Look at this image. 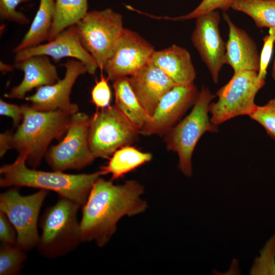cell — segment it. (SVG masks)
I'll return each instance as SVG.
<instances>
[{
	"label": "cell",
	"mask_w": 275,
	"mask_h": 275,
	"mask_svg": "<svg viewBox=\"0 0 275 275\" xmlns=\"http://www.w3.org/2000/svg\"><path fill=\"white\" fill-rule=\"evenodd\" d=\"M129 79L140 103L151 117L164 95L177 85L150 62Z\"/></svg>",
	"instance_id": "16"
},
{
	"label": "cell",
	"mask_w": 275,
	"mask_h": 275,
	"mask_svg": "<svg viewBox=\"0 0 275 275\" xmlns=\"http://www.w3.org/2000/svg\"><path fill=\"white\" fill-rule=\"evenodd\" d=\"M26 157L19 154L12 163L0 168V186L30 187L51 190L83 206L95 181L102 175L99 170L91 174H69L63 172H45L29 168Z\"/></svg>",
	"instance_id": "2"
},
{
	"label": "cell",
	"mask_w": 275,
	"mask_h": 275,
	"mask_svg": "<svg viewBox=\"0 0 275 275\" xmlns=\"http://www.w3.org/2000/svg\"><path fill=\"white\" fill-rule=\"evenodd\" d=\"M249 117L258 122L267 134L275 141V99L263 105H256Z\"/></svg>",
	"instance_id": "26"
},
{
	"label": "cell",
	"mask_w": 275,
	"mask_h": 275,
	"mask_svg": "<svg viewBox=\"0 0 275 275\" xmlns=\"http://www.w3.org/2000/svg\"><path fill=\"white\" fill-rule=\"evenodd\" d=\"M14 67L24 72L21 82L5 94L9 98L24 99L34 88L54 84L60 79L56 67L46 56H34L14 63Z\"/></svg>",
	"instance_id": "18"
},
{
	"label": "cell",
	"mask_w": 275,
	"mask_h": 275,
	"mask_svg": "<svg viewBox=\"0 0 275 275\" xmlns=\"http://www.w3.org/2000/svg\"><path fill=\"white\" fill-rule=\"evenodd\" d=\"M0 115L10 117L12 119L13 126L18 127L23 118L22 105L8 103L2 99L0 100Z\"/></svg>",
	"instance_id": "32"
},
{
	"label": "cell",
	"mask_w": 275,
	"mask_h": 275,
	"mask_svg": "<svg viewBox=\"0 0 275 275\" xmlns=\"http://www.w3.org/2000/svg\"><path fill=\"white\" fill-rule=\"evenodd\" d=\"M13 133L10 132L1 133L0 134V157H3L6 152L12 148Z\"/></svg>",
	"instance_id": "33"
},
{
	"label": "cell",
	"mask_w": 275,
	"mask_h": 275,
	"mask_svg": "<svg viewBox=\"0 0 275 275\" xmlns=\"http://www.w3.org/2000/svg\"><path fill=\"white\" fill-rule=\"evenodd\" d=\"M13 69V67L7 64H4V63H1V71L4 73H7L8 72L11 71Z\"/></svg>",
	"instance_id": "34"
},
{
	"label": "cell",
	"mask_w": 275,
	"mask_h": 275,
	"mask_svg": "<svg viewBox=\"0 0 275 275\" xmlns=\"http://www.w3.org/2000/svg\"><path fill=\"white\" fill-rule=\"evenodd\" d=\"M109 79L101 74L91 91L92 102L97 108H104L110 106L112 92L108 81Z\"/></svg>",
	"instance_id": "28"
},
{
	"label": "cell",
	"mask_w": 275,
	"mask_h": 275,
	"mask_svg": "<svg viewBox=\"0 0 275 275\" xmlns=\"http://www.w3.org/2000/svg\"><path fill=\"white\" fill-rule=\"evenodd\" d=\"M150 62L161 69L177 85L194 84L196 70L189 52L183 47L173 44L164 49L155 51Z\"/></svg>",
	"instance_id": "19"
},
{
	"label": "cell",
	"mask_w": 275,
	"mask_h": 275,
	"mask_svg": "<svg viewBox=\"0 0 275 275\" xmlns=\"http://www.w3.org/2000/svg\"><path fill=\"white\" fill-rule=\"evenodd\" d=\"M215 97L207 87H202L190 113L164 136L167 149L177 153L178 168L187 177L192 176V155L201 136L206 132L217 131L209 117V105Z\"/></svg>",
	"instance_id": "5"
},
{
	"label": "cell",
	"mask_w": 275,
	"mask_h": 275,
	"mask_svg": "<svg viewBox=\"0 0 275 275\" xmlns=\"http://www.w3.org/2000/svg\"><path fill=\"white\" fill-rule=\"evenodd\" d=\"M220 20L217 10L199 16L196 18L191 37L195 48L215 84L217 83L221 69L225 64L226 43L221 35Z\"/></svg>",
	"instance_id": "12"
},
{
	"label": "cell",
	"mask_w": 275,
	"mask_h": 275,
	"mask_svg": "<svg viewBox=\"0 0 275 275\" xmlns=\"http://www.w3.org/2000/svg\"><path fill=\"white\" fill-rule=\"evenodd\" d=\"M231 8L250 16L259 28H275V0H234Z\"/></svg>",
	"instance_id": "24"
},
{
	"label": "cell",
	"mask_w": 275,
	"mask_h": 275,
	"mask_svg": "<svg viewBox=\"0 0 275 275\" xmlns=\"http://www.w3.org/2000/svg\"><path fill=\"white\" fill-rule=\"evenodd\" d=\"M16 187L1 194L0 211L7 215L15 228L17 245L28 251L37 246L39 243V214L48 190L40 189L33 194L22 196Z\"/></svg>",
	"instance_id": "9"
},
{
	"label": "cell",
	"mask_w": 275,
	"mask_h": 275,
	"mask_svg": "<svg viewBox=\"0 0 275 275\" xmlns=\"http://www.w3.org/2000/svg\"><path fill=\"white\" fill-rule=\"evenodd\" d=\"M263 45L260 56V67L258 72L259 78L265 80L267 68L271 60L275 42V28H270L268 34L264 37Z\"/></svg>",
	"instance_id": "30"
},
{
	"label": "cell",
	"mask_w": 275,
	"mask_h": 275,
	"mask_svg": "<svg viewBox=\"0 0 275 275\" xmlns=\"http://www.w3.org/2000/svg\"><path fill=\"white\" fill-rule=\"evenodd\" d=\"M144 192V187L135 180L115 185L112 180L99 177L83 205L79 222L81 242L94 240L99 246L105 245L121 218L146 210L147 204L140 197Z\"/></svg>",
	"instance_id": "1"
},
{
	"label": "cell",
	"mask_w": 275,
	"mask_h": 275,
	"mask_svg": "<svg viewBox=\"0 0 275 275\" xmlns=\"http://www.w3.org/2000/svg\"><path fill=\"white\" fill-rule=\"evenodd\" d=\"M15 53L14 63L34 56L43 55L51 57L59 61L65 57L76 59L84 64L88 73L94 74L98 64L82 46L76 25H73L61 33L48 43L19 50Z\"/></svg>",
	"instance_id": "15"
},
{
	"label": "cell",
	"mask_w": 275,
	"mask_h": 275,
	"mask_svg": "<svg viewBox=\"0 0 275 275\" xmlns=\"http://www.w3.org/2000/svg\"><path fill=\"white\" fill-rule=\"evenodd\" d=\"M54 2L40 0L38 9L30 29L13 52L37 46L47 40L54 17Z\"/></svg>",
	"instance_id": "22"
},
{
	"label": "cell",
	"mask_w": 275,
	"mask_h": 275,
	"mask_svg": "<svg viewBox=\"0 0 275 275\" xmlns=\"http://www.w3.org/2000/svg\"><path fill=\"white\" fill-rule=\"evenodd\" d=\"M75 25L82 46L103 71L124 29L122 15L109 8L92 11L88 12Z\"/></svg>",
	"instance_id": "8"
},
{
	"label": "cell",
	"mask_w": 275,
	"mask_h": 275,
	"mask_svg": "<svg viewBox=\"0 0 275 275\" xmlns=\"http://www.w3.org/2000/svg\"><path fill=\"white\" fill-rule=\"evenodd\" d=\"M22 107V122L13 133L12 147L25 155L26 164L36 169L51 142L66 133L72 115L61 109L38 111L28 104Z\"/></svg>",
	"instance_id": "3"
},
{
	"label": "cell",
	"mask_w": 275,
	"mask_h": 275,
	"mask_svg": "<svg viewBox=\"0 0 275 275\" xmlns=\"http://www.w3.org/2000/svg\"><path fill=\"white\" fill-rule=\"evenodd\" d=\"M154 47L137 33L124 29L103 69L109 80L131 76L150 62Z\"/></svg>",
	"instance_id": "11"
},
{
	"label": "cell",
	"mask_w": 275,
	"mask_h": 275,
	"mask_svg": "<svg viewBox=\"0 0 275 275\" xmlns=\"http://www.w3.org/2000/svg\"><path fill=\"white\" fill-rule=\"evenodd\" d=\"M223 18L229 28L225 64L231 67L234 73L245 71L258 72L260 55L256 44L245 31L233 23L226 12Z\"/></svg>",
	"instance_id": "17"
},
{
	"label": "cell",
	"mask_w": 275,
	"mask_h": 275,
	"mask_svg": "<svg viewBox=\"0 0 275 275\" xmlns=\"http://www.w3.org/2000/svg\"><path fill=\"white\" fill-rule=\"evenodd\" d=\"M265 80L259 78L257 72L234 73L231 79L217 91V101L209 105L211 122L218 125L239 116H249L257 105L255 98L264 86Z\"/></svg>",
	"instance_id": "7"
},
{
	"label": "cell",
	"mask_w": 275,
	"mask_h": 275,
	"mask_svg": "<svg viewBox=\"0 0 275 275\" xmlns=\"http://www.w3.org/2000/svg\"><path fill=\"white\" fill-rule=\"evenodd\" d=\"M198 93L194 84L174 87L162 97L150 120L140 130V134L164 136L193 106Z\"/></svg>",
	"instance_id": "13"
},
{
	"label": "cell",
	"mask_w": 275,
	"mask_h": 275,
	"mask_svg": "<svg viewBox=\"0 0 275 275\" xmlns=\"http://www.w3.org/2000/svg\"><path fill=\"white\" fill-rule=\"evenodd\" d=\"M271 76L273 79L275 81V58L272 65Z\"/></svg>",
	"instance_id": "35"
},
{
	"label": "cell",
	"mask_w": 275,
	"mask_h": 275,
	"mask_svg": "<svg viewBox=\"0 0 275 275\" xmlns=\"http://www.w3.org/2000/svg\"><path fill=\"white\" fill-rule=\"evenodd\" d=\"M90 119L82 112L72 115L65 136L59 144L50 147L45 155L53 171L81 169L93 161L95 157L88 145Z\"/></svg>",
	"instance_id": "10"
},
{
	"label": "cell",
	"mask_w": 275,
	"mask_h": 275,
	"mask_svg": "<svg viewBox=\"0 0 275 275\" xmlns=\"http://www.w3.org/2000/svg\"><path fill=\"white\" fill-rule=\"evenodd\" d=\"M0 240L2 243L17 244V233L7 215L0 211Z\"/></svg>",
	"instance_id": "31"
},
{
	"label": "cell",
	"mask_w": 275,
	"mask_h": 275,
	"mask_svg": "<svg viewBox=\"0 0 275 275\" xmlns=\"http://www.w3.org/2000/svg\"><path fill=\"white\" fill-rule=\"evenodd\" d=\"M24 251L17 245L2 243L0 247V274L17 275L27 259Z\"/></svg>",
	"instance_id": "25"
},
{
	"label": "cell",
	"mask_w": 275,
	"mask_h": 275,
	"mask_svg": "<svg viewBox=\"0 0 275 275\" xmlns=\"http://www.w3.org/2000/svg\"><path fill=\"white\" fill-rule=\"evenodd\" d=\"M234 0H202L200 4L190 13L179 17H161V19L172 20L184 21L197 18L209 12L221 10L224 12L228 11L231 7Z\"/></svg>",
	"instance_id": "27"
},
{
	"label": "cell",
	"mask_w": 275,
	"mask_h": 275,
	"mask_svg": "<svg viewBox=\"0 0 275 275\" xmlns=\"http://www.w3.org/2000/svg\"><path fill=\"white\" fill-rule=\"evenodd\" d=\"M88 0H55L54 17L48 42L67 28L76 24L88 12Z\"/></svg>",
	"instance_id": "23"
},
{
	"label": "cell",
	"mask_w": 275,
	"mask_h": 275,
	"mask_svg": "<svg viewBox=\"0 0 275 275\" xmlns=\"http://www.w3.org/2000/svg\"><path fill=\"white\" fill-rule=\"evenodd\" d=\"M115 105L140 130L150 120L151 117L138 99L129 81V77L113 81Z\"/></svg>",
	"instance_id": "20"
},
{
	"label": "cell",
	"mask_w": 275,
	"mask_h": 275,
	"mask_svg": "<svg viewBox=\"0 0 275 275\" xmlns=\"http://www.w3.org/2000/svg\"><path fill=\"white\" fill-rule=\"evenodd\" d=\"M28 0H0V16L3 19L21 24L29 23V19L21 12L17 11V7Z\"/></svg>",
	"instance_id": "29"
},
{
	"label": "cell",
	"mask_w": 275,
	"mask_h": 275,
	"mask_svg": "<svg viewBox=\"0 0 275 275\" xmlns=\"http://www.w3.org/2000/svg\"><path fill=\"white\" fill-rule=\"evenodd\" d=\"M131 146L121 147L114 153L107 164L100 168L102 175L110 174L111 180H116L152 159L151 153Z\"/></svg>",
	"instance_id": "21"
},
{
	"label": "cell",
	"mask_w": 275,
	"mask_h": 275,
	"mask_svg": "<svg viewBox=\"0 0 275 275\" xmlns=\"http://www.w3.org/2000/svg\"><path fill=\"white\" fill-rule=\"evenodd\" d=\"M80 206L61 198L46 210L40 219L42 231L37 246L42 256L52 259L66 255L81 242L77 216Z\"/></svg>",
	"instance_id": "4"
},
{
	"label": "cell",
	"mask_w": 275,
	"mask_h": 275,
	"mask_svg": "<svg viewBox=\"0 0 275 275\" xmlns=\"http://www.w3.org/2000/svg\"><path fill=\"white\" fill-rule=\"evenodd\" d=\"M64 66L66 72L63 79L38 87L35 94L25 97L33 108L41 111L61 109L71 115L78 112L77 105L70 101V95L77 78L88 72L87 68L81 61L74 59L68 60Z\"/></svg>",
	"instance_id": "14"
},
{
	"label": "cell",
	"mask_w": 275,
	"mask_h": 275,
	"mask_svg": "<svg viewBox=\"0 0 275 275\" xmlns=\"http://www.w3.org/2000/svg\"><path fill=\"white\" fill-rule=\"evenodd\" d=\"M140 130L114 105L97 111L90 119L89 147L96 158L109 159L121 147L136 142Z\"/></svg>",
	"instance_id": "6"
}]
</instances>
